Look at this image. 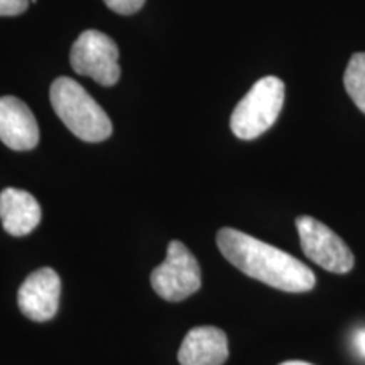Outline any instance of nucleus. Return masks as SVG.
<instances>
[{"label":"nucleus","instance_id":"nucleus-1","mask_svg":"<svg viewBox=\"0 0 365 365\" xmlns=\"http://www.w3.org/2000/svg\"><path fill=\"white\" fill-rule=\"evenodd\" d=\"M217 245L232 266L284 293H307L317 284L313 271L299 259L235 228L218 230Z\"/></svg>","mask_w":365,"mask_h":365},{"label":"nucleus","instance_id":"nucleus-2","mask_svg":"<svg viewBox=\"0 0 365 365\" xmlns=\"http://www.w3.org/2000/svg\"><path fill=\"white\" fill-rule=\"evenodd\" d=\"M49 97L56 115L78 139L102 143L110 137V118L76 80L59 76L53 81Z\"/></svg>","mask_w":365,"mask_h":365},{"label":"nucleus","instance_id":"nucleus-3","mask_svg":"<svg viewBox=\"0 0 365 365\" xmlns=\"http://www.w3.org/2000/svg\"><path fill=\"white\" fill-rule=\"evenodd\" d=\"M284 105V83L277 76H264L237 103L230 129L239 139L252 140L271 129Z\"/></svg>","mask_w":365,"mask_h":365},{"label":"nucleus","instance_id":"nucleus-4","mask_svg":"<svg viewBox=\"0 0 365 365\" xmlns=\"http://www.w3.org/2000/svg\"><path fill=\"white\" fill-rule=\"evenodd\" d=\"M150 284L158 296L173 303L190 298L202 287L200 264L182 242H170L166 259L150 274Z\"/></svg>","mask_w":365,"mask_h":365},{"label":"nucleus","instance_id":"nucleus-5","mask_svg":"<svg viewBox=\"0 0 365 365\" xmlns=\"http://www.w3.org/2000/svg\"><path fill=\"white\" fill-rule=\"evenodd\" d=\"M70 61L73 71L90 76L103 86L115 85L120 78L117 44L100 31H85L80 34L71 48Z\"/></svg>","mask_w":365,"mask_h":365},{"label":"nucleus","instance_id":"nucleus-6","mask_svg":"<svg viewBox=\"0 0 365 365\" xmlns=\"http://www.w3.org/2000/svg\"><path fill=\"white\" fill-rule=\"evenodd\" d=\"M301 249L309 261L328 272L345 274L354 269V254L349 245L331 228L317 218L303 215L296 218Z\"/></svg>","mask_w":365,"mask_h":365},{"label":"nucleus","instance_id":"nucleus-7","mask_svg":"<svg viewBox=\"0 0 365 365\" xmlns=\"http://www.w3.org/2000/svg\"><path fill=\"white\" fill-rule=\"evenodd\" d=\"M61 279L51 267H41L26 277L19 287L17 303L22 314L43 323L54 318L59 308Z\"/></svg>","mask_w":365,"mask_h":365},{"label":"nucleus","instance_id":"nucleus-8","mask_svg":"<svg viewBox=\"0 0 365 365\" xmlns=\"http://www.w3.org/2000/svg\"><path fill=\"white\" fill-rule=\"evenodd\" d=\"M0 140L14 150L39 144V127L31 108L17 97H0Z\"/></svg>","mask_w":365,"mask_h":365},{"label":"nucleus","instance_id":"nucleus-9","mask_svg":"<svg viewBox=\"0 0 365 365\" xmlns=\"http://www.w3.org/2000/svg\"><path fill=\"white\" fill-rule=\"evenodd\" d=\"M227 359L228 339L217 327L191 328L178 352L181 365H223Z\"/></svg>","mask_w":365,"mask_h":365},{"label":"nucleus","instance_id":"nucleus-10","mask_svg":"<svg viewBox=\"0 0 365 365\" xmlns=\"http://www.w3.org/2000/svg\"><path fill=\"white\" fill-rule=\"evenodd\" d=\"M0 220L4 230L14 237H24L41 222L38 200L24 190L6 188L0 193Z\"/></svg>","mask_w":365,"mask_h":365},{"label":"nucleus","instance_id":"nucleus-11","mask_svg":"<svg viewBox=\"0 0 365 365\" xmlns=\"http://www.w3.org/2000/svg\"><path fill=\"white\" fill-rule=\"evenodd\" d=\"M346 93L365 113V53H355L350 58L344 75Z\"/></svg>","mask_w":365,"mask_h":365},{"label":"nucleus","instance_id":"nucleus-12","mask_svg":"<svg viewBox=\"0 0 365 365\" xmlns=\"http://www.w3.org/2000/svg\"><path fill=\"white\" fill-rule=\"evenodd\" d=\"M103 2L107 4L110 11L122 14V16H130V14L139 12L143 9L145 0H103Z\"/></svg>","mask_w":365,"mask_h":365},{"label":"nucleus","instance_id":"nucleus-13","mask_svg":"<svg viewBox=\"0 0 365 365\" xmlns=\"http://www.w3.org/2000/svg\"><path fill=\"white\" fill-rule=\"evenodd\" d=\"M29 7V0H0V16H21Z\"/></svg>","mask_w":365,"mask_h":365},{"label":"nucleus","instance_id":"nucleus-14","mask_svg":"<svg viewBox=\"0 0 365 365\" xmlns=\"http://www.w3.org/2000/svg\"><path fill=\"white\" fill-rule=\"evenodd\" d=\"M354 346L357 350L360 357L365 359V328H360V330L355 331L354 335Z\"/></svg>","mask_w":365,"mask_h":365},{"label":"nucleus","instance_id":"nucleus-15","mask_svg":"<svg viewBox=\"0 0 365 365\" xmlns=\"http://www.w3.org/2000/svg\"><path fill=\"white\" fill-rule=\"evenodd\" d=\"M279 365H313V364L303 362V360H287V362H282Z\"/></svg>","mask_w":365,"mask_h":365}]
</instances>
